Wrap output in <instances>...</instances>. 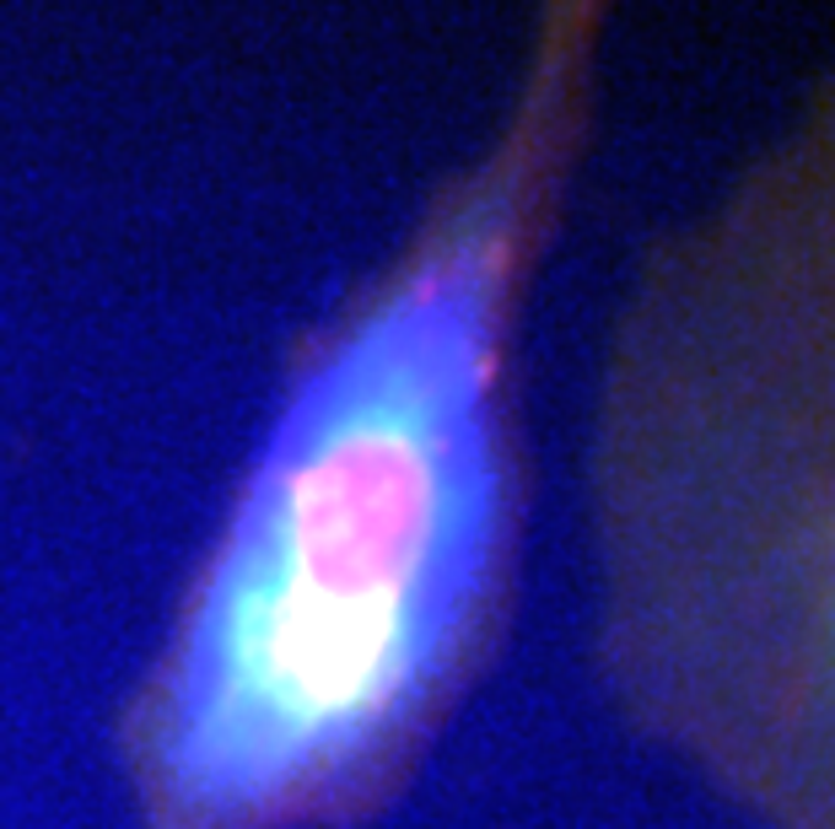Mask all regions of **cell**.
<instances>
[{
	"instance_id": "obj_1",
	"label": "cell",
	"mask_w": 835,
	"mask_h": 829,
	"mask_svg": "<svg viewBox=\"0 0 835 829\" xmlns=\"http://www.w3.org/2000/svg\"><path fill=\"white\" fill-rule=\"evenodd\" d=\"M486 259L399 281L296 383L173 646V814L253 825L340 781L421 700L491 544Z\"/></svg>"
}]
</instances>
